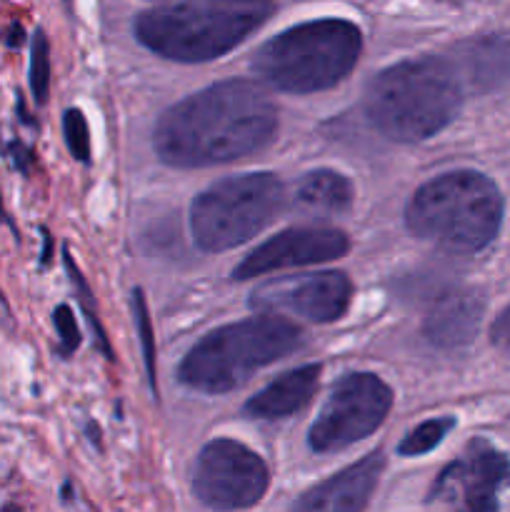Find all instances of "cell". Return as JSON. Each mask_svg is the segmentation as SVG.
I'll return each instance as SVG.
<instances>
[{"mask_svg":"<svg viewBox=\"0 0 510 512\" xmlns=\"http://www.w3.org/2000/svg\"><path fill=\"white\" fill-rule=\"evenodd\" d=\"M5 220H8V215H5L3 208H0V223H5Z\"/></svg>","mask_w":510,"mask_h":512,"instance_id":"4316f807","label":"cell"},{"mask_svg":"<svg viewBox=\"0 0 510 512\" xmlns=\"http://www.w3.org/2000/svg\"><path fill=\"white\" fill-rule=\"evenodd\" d=\"M385 470L383 450L330 475L298 498L290 512H365Z\"/></svg>","mask_w":510,"mask_h":512,"instance_id":"4fadbf2b","label":"cell"},{"mask_svg":"<svg viewBox=\"0 0 510 512\" xmlns=\"http://www.w3.org/2000/svg\"><path fill=\"white\" fill-rule=\"evenodd\" d=\"M265 0H188L155 5L135 18L148 50L175 63H208L230 53L273 15Z\"/></svg>","mask_w":510,"mask_h":512,"instance_id":"3957f363","label":"cell"},{"mask_svg":"<svg viewBox=\"0 0 510 512\" xmlns=\"http://www.w3.org/2000/svg\"><path fill=\"white\" fill-rule=\"evenodd\" d=\"M285 205L273 173H243L210 185L190 205V233L205 253H225L268 228Z\"/></svg>","mask_w":510,"mask_h":512,"instance_id":"52a82bcc","label":"cell"},{"mask_svg":"<svg viewBox=\"0 0 510 512\" xmlns=\"http://www.w3.org/2000/svg\"><path fill=\"white\" fill-rule=\"evenodd\" d=\"M510 485V458L483 438L440 470L428 493L435 512H498L500 493Z\"/></svg>","mask_w":510,"mask_h":512,"instance_id":"30bf717a","label":"cell"},{"mask_svg":"<svg viewBox=\"0 0 510 512\" xmlns=\"http://www.w3.org/2000/svg\"><path fill=\"white\" fill-rule=\"evenodd\" d=\"M5 153H8L10 160H13L15 170H20V173H30V165H33L35 158H33V150H30L28 145H23L20 140H10Z\"/></svg>","mask_w":510,"mask_h":512,"instance_id":"d4e9b609","label":"cell"},{"mask_svg":"<svg viewBox=\"0 0 510 512\" xmlns=\"http://www.w3.org/2000/svg\"><path fill=\"white\" fill-rule=\"evenodd\" d=\"M353 298V283L340 270L288 275L258 285L250 295V308L258 313L298 315L310 323H333L343 318Z\"/></svg>","mask_w":510,"mask_h":512,"instance_id":"8fae6325","label":"cell"},{"mask_svg":"<svg viewBox=\"0 0 510 512\" xmlns=\"http://www.w3.org/2000/svg\"><path fill=\"white\" fill-rule=\"evenodd\" d=\"M53 325L58 330V338H60V348L58 353L63 358H70L75 350L80 348V330L78 323H75V315L68 305H58L53 313Z\"/></svg>","mask_w":510,"mask_h":512,"instance_id":"603a6c76","label":"cell"},{"mask_svg":"<svg viewBox=\"0 0 510 512\" xmlns=\"http://www.w3.org/2000/svg\"><path fill=\"white\" fill-rule=\"evenodd\" d=\"M268 485V465L238 440H210L195 460L193 493L210 510L235 512L253 508L268 493Z\"/></svg>","mask_w":510,"mask_h":512,"instance_id":"9c48e42d","label":"cell"},{"mask_svg":"<svg viewBox=\"0 0 510 512\" xmlns=\"http://www.w3.org/2000/svg\"><path fill=\"white\" fill-rule=\"evenodd\" d=\"M360 50L363 33L350 20H308L260 45L253 55V73L280 93H320L350 75Z\"/></svg>","mask_w":510,"mask_h":512,"instance_id":"5b68a950","label":"cell"},{"mask_svg":"<svg viewBox=\"0 0 510 512\" xmlns=\"http://www.w3.org/2000/svg\"><path fill=\"white\" fill-rule=\"evenodd\" d=\"M278 133V108L255 83L223 80L170 105L153 148L173 168H210L263 150Z\"/></svg>","mask_w":510,"mask_h":512,"instance_id":"6da1fadb","label":"cell"},{"mask_svg":"<svg viewBox=\"0 0 510 512\" xmlns=\"http://www.w3.org/2000/svg\"><path fill=\"white\" fill-rule=\"evenodd\" d=\"M455 428V418H430L420 423L418 428L410 430L398 445V455L403 458H418V455L430 453L445 440V435Z\"/></svg>","mask_w":510,"mask_h":512,"instance_id":"d6986e66","label":"cell"},{"mask_svg":"<svg viewBox=\"0 0 510 512\" xmlns=\"http://www.w3.org/2000/svg\"><path fill=\"white\" fill-rule=\"evenodd\" d=\"M463 88L443 58L403 60L380 70L365 88L370 125L395 143H420L458 115Z\"/></svg>","mask_w":510,"mask_h":512,"instance_id":"7a4b0ae2","label":"cell"},{"mask_svg":"<svg viewBox=\"0 0 510 512\" xmlns=\"http://www.w3.org/2000/svg\"><path fill=\"white\" fill-rule=\"evenodd\" d=\"M393 408V390L373 373L345 375L310 425L308 445L313 453L328 455L350 448L383 425Z\"/></svg>","mask_w":510,"mask_h":512,"instance_id":"ba28073f","label":"cell"},{"mask_svg":"<svg viewBox=\"0 0 510 512\" xmlns=\"http://www.w3.org/2000/svg\"><path fill=\"white\" fill-rule=\"evenodd\" d=\"M63 263H65V273H68V278H70V285H73V290H75V298H78L80 308H83L85 318H88L90 328H93V333H95V343H98V348L103 350L105 358H108V360H115L113 348H110V343H108V335H105L103 323H100L98 303H95L93 290H90L88 280H85V275L80 273V268H78V265H75L73 255H70V250H68V248L63 250Z\"/></svg>","mask_w":510,"mask_h":512,"instance_id":"ac0fdd59","label":"cell"},{"mask_svg":"<svg viewBox=\"0 0 510 512\" xmlns=\"http://www.w3.org/2000/svg\"><path fill=\"white\" fill-rule=\"evenodd\" d=\"M455 80L470 93H495L510 85V38L508 35H480L463 40L443 58Z\"/></svg>","mask_w":510,"mask_h":512,"instance_id":"5bb4252c","label":"cell"},{"mask_svg":"<svg viewBox=\"0 0 510 512\" xmlns=\"http://www.w3.org/2000/svg\"><path fill=\"white\" fill-rule=\"evenodd\" d=\"M295 205L318 218L343 215L353 205V183L338 170H310L295 185Z\"/></svg>","mask_w":510,"mask_h":512,"instance_id":"e0dca14e","label":"cell"},{"mask_svg":"<svg viewBox=\"0 0 510 512\" xmlns=\"http://www.w3.org/2000/svg\"><path fill=\"white\" fill-rule=\"evenodd\" d=\"M300 348L303 330L278 315H258L215 328L195 343L180 363L178 380L195 393L223 395Z\"/></svg>","mask_w":510,"mask_h":512,"instance_id":"8992f818","label":"cell"},{"mask_svg":"<svg viewBox=\"0 0 510 512\" xmlns=\"http://www.w3.org/2000/svg\"><path fill=\"white\" fill-rule=\"evenodd\" d=\"M348 250L350 238L338 228H290L245 255L233 270V280H255L273 270L330 263L348 255Z\"/></svg>","mask_w":510,"mask_h":512,"instance_id":"7c38bea8","label":"cell"},{"mask_svg":"<svg viewBox=\"0 0 510 512\" xmlns=\"http://www.w3.org/2000/svg\"><path fill=\"white\" fill-rule=\"evenodd\" d=\"M490 340H493L495 348L510 355V305L495 318L493 328H490Z\"/></svg>","mask_w":510,"mask_h":512,"instance_id":"cb8c5ba5","label":"cell"},{"mask_svg":"<svg viewBox=\"0 0 510 512\" xmlns=\"http://www.w3.org/2000/svg\"><path fill=\"white\" fill-rule=\"evenodd\" d=\"M130 308H133L135 330H138L140 348H143L145 373H148L150 390H153V395L158 398V368H155V340H153L155 335H153V323H150L148 305H145V295L140 288H135L133 293H130Z\"/></svg>","mask_w":510,"mask_h":512,"instance_id":"ffe728a7","label":"cell"},{"mask_svg":"<svg viewBox=\"0 0 510 512\" xmlns=\"http://www.w3.org/2000/svg\"><path fill=\"white\" fill-rule=\"evenodd\" d=\"M25 40V33H23V25L20 23H13L8 28V33H5V43L10 45V48H20Z\"/></svg>","mask_w":510,"mask_h":512,"instance_id":"484cf974","label":"cell"},{"mask_svg":"<svg viewBox=\"0 0 510 512\" xmlns=\"http://www.w3.org/2000/svg\"><path fill=\"white\" fill-rule=\"evenodd\" d=\"M500 223L503 195L493 180L475 170L438 175L420 185L405 205L410 233L455 255H473L488 248Z\"/></svg>","mask_w":510,"mask_h":512,"instance_id":"277c9868","label":"cell"},{"mask_svg":"<svg viewBox=\"0 0 510 512\" xmlns=\"http://www.w3.org/2000/svg\"><path fill=\"white\" fill-rule=\"evenodd\" d=\"M63 135H65V143H68L70 155H73L78 163H90V130H88V120H85L83 110L78 108L65 110Z\"/></svg>","mask_w":510,"mask_h":512,"instance_id":"7402d4cb","label":"cell"},{"mask_svg":"<svg viewBox=\"0 0 510 512\" xmlns=\"http://www.w3.org/2000/svg\"><path fill=\"white\" fill-rule=\"evenodd\" d=\"M485 300L473 288H453L435 298L425 315L423 333L433 345L445 350L463 348L478 335Z\"/></svg>","mask_w":510,"mask_h":512,"instance_id":"9a60e30c","label":"cell"},{"mask_svg":"<svg viewBox=\"0 0 510 512\" xmlns=\"http://www.w3.org/2000/svg\"><path fill=\"white\" fill-rule=\"evenodd\" d=\"M320 373H323V368L318 363L288 370V373L275 378L270 385H265L260 393H255L245 403L243 413L248 418L258 420H280L298 413V410H303L310 403V398L318 390Z\"/></svg>","mask_w":510,"mask_h":512,"instance_id":"2e32d148","label":"cell"},{"mask_svg":"<svg viewBox=\"0 0 510 512\" xmlns=\"http://www.w3.org/2000/svg\"><path fill=\"white\" fill-rule=\"evenodd\" d=\"M30 90H33L35 103H48L50 95V43L43 30H35L30 40V70H28Z\"/></svg>","mask_w":510,"mask_h":512,"instance_id":"44dd1931","label":"cell"}]
</instances>
